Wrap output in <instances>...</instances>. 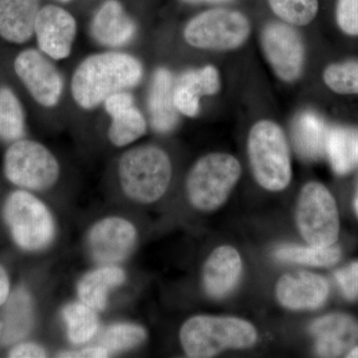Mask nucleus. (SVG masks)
I'll list each match as a JSON object with an SVG mask.
<instances>
[{
	"label": "nucleus",
	"instance_id": "f257e3e1",
	"mask_svg": "<svg viewBox=\"0 0 358 358\" xmlns=\"http://www.w3.org/2000/svg\"><path fill=\"white\" fill-rule=\"evenodd\" d=\"M143 75L145 67L140 59L127 52L92 54L73 73L71 94L82 110H95L113 94L138 86Z\"/></svg>",
	"mask_w": 358,
	"mask_h": 358
},
{
	"label": "nucleus",
	"instance_id": "f03ea898",
	"mask_svg": "<svg viewBox=\"0 0 358 358\" xmlns=\"http://www.w3.org/2000/svg\"><path fill=\"white\" fill-rule=\"evenodd\" d=\"M117 178L122 193L131 201L152 204L169 189L173 164L169 155L157 145L129 148L120 157Z\"/></svg>",
	"mask_w": 358,
	"mask_h": 358
},
{
	"label": "nucleus",
	"instance_id": "7ed1b4c3",
	"mask_svg": "<svg viewBox=\"0 0 358 358\" xmlns=\"http://www.w3.org/2000/svg\"><path fill=\"white\" fill-rule=\"evenodd\" d=\"M179 338L187 357L206 358L228 348H250L258 334L253 324L238 317L195 315L181 327Z\"/></svg>",
	"mask_w": 358,
	"mask_h": 358
},
{
	"label": "nucleus",
	"instance_id": "20e7f679",
	"mask_svg": "<svg viewBox=\"0 0 358 358\" xmlns=\"http://www.w3.org/2000/svg\"><path fill=\"white\" fill-rule=\"evenodd\" d=\"M248 155L257 182L270 192H280L292 178L291 157L284 131L270 120L252 127L248 136Z\"/></svg>",
	"mask_w": 358,
	"mask_h": 358
},
{
	"label": "nucleus",
	"instance_id": "39448f33",
	"mask_svg": "<svg viewBox=\"0 0 358 358\" xmlns=\"http://www.w3.org/2000/svg\"><path fill=\"white\" fill-rule=\"evenodd\" d=\"M3 216L13 241L24 251H43L55 241V218L48 206L32 193H11L4 204Z\"/></svg>",
	"mask_w": 358,
	"mask_h": 358
},
{
	"label": "nucleus",
	"instance_id": "423d86ee",
	"mask_svg": "<svg viewBox=\"0 0 358 358\" xmlns=\"http://www.w3.org/2000/svg\"><path fill=\"white\" fill-rule=\"evenodd\" d=\"M241 164L233 155L209 154L195 162L186 179L190 203L199 211L222 206L241 176Z\"/></svg>",
	"mask_w": 358,
	"mask_h": 358
},
{
	"label": "nucleus",
	"instance_id": "0eeeda50",
	"mask_svg": "<svg viewBox=\"0 0 358 358\" xmlns=\"http://www.w3.org/2000/svg\"><path fill=\"white\" fill-rule=\"evenodd\" d=\"M251 33L248 17L240 11L214 8L197 14L186 23L183 38L193 48L229 51L246 43Z\"/></svg>",
	"mask_w": 358,
	"mask_h": 358
},
{
	"label": "nucleus",
	"instance_id": "6e6552de",
	"mask_svg": "<svg viewBox=\"0 0 358 358\" xmlns=\"http://www.w3.org/2000/svg\"><path fill=\"white\" fill-rule=\"evenodd\" d=\"M4 174L14 185L33 192L53 187L60 178L57 157L38 141L18 140L4 155Z\"/></svg>",
	"mask_w": 358,
	"mask_h": 358
},
{
	"label": "nucleus",
	"instance_id": "1a4fd4ad",
	"mask_svg": "<svg viewBox=\"0 0 358 358\" xmlns=\"http://www.w3.org/2000/svg\"><path fill=\"white\" fill-rule=\"evenodd\" d=\"M296 223L301 236L313 246H331L339 233L336 200L319 182H310L301 189L296 206Z\"/></svg>",
	"mask_w": 358,
	"mask_h": 358
},
{
	"label": "nucleus",
	"instance_id": "9d476101",
	"mask_svg": "<svg viewBox=\"0 0 358 358\" xmlns=\"http://www.w3.org/2000/svg\"><path fill=\"white\" fill-rule=\"evenodd\" d=\"M264 55L275 74L286 83L300 79L305 68V44L300 33L285 22H271L261 34Z\"/></svg>",
	"mask_w": 358,
	"mask_h": 358
},
{
	"label": "nucleus",
	"instance_id": "9b49d317",
	"mask_svg": "<svg viewBox=\"0 0 358 358\" xmlns=\"http://www.w3.org/2000/svg\"><path fill=\"white\" fill-rule=\"evenodd\" d=\"M52 59L36 49L20 52L14 60V71L35 102L53 109L64 93V78Z\"/></svg>",
	"mask_w": 358,
	"mask_h": 358
},
{
	"label": "nucleus",
	"instance_id": "f8f14e48",
	"mask_svg": "<svg viewBox=\"0 0 358 358\" xmlns=\"http://www.w3.org/2000/svg\"><path fill=\"white\" fill-rule=\"evenodd\" d=\"M138 238V229L129 219L108 216L90 228L87 250L99 265H117L131 255Z\"/></svg>",
	"mask_w": 358,
	"mask_h": 358
},
{
	"label": "nucleus",
	"instance_id": "ddd939ff",
	"mask_svg": "<svg viewBox=\"0 0 358 358\" xmlns=\"http://www.w3.org/2000/svg\"><path fill=\"white\" fill-rule=\"evenodd\" d=\"M78 23L72 13L56 4L41 6L34 35L39 50L53 61H62L72 53Z\"/></svg>",
	"mask_w": 358,
	"mask_h": 358
},
{
	"label": "nucleus",
	"instance_id": "4468645a",
	"mask_svg": "<svg viewBox=\"0 0 358 358\" xmlns=\"http://www.w3.org/2000/svg\"><path fill=\"white\" fill-rule=\"evenodd\" d=\"M103 106L110 117L108 138L115 147H128L147 134V119L131 92H117L108 96Z\"/></svg>",
	"mask_w": 358,
	"mask_h": 358
},
{
	"label": "nucleus",
	"instance_id": "2eb2a0df",
	"mask_svg": "<svg viewBox=\"0 0 358 358\" xmlns=\"http://www.w3.org/2000/svg\"><path fill=\"white\" fill-rule=\"evenodd\" d=\"M90 32L96 43L119 49L134 41L138 24L120 0H105L92 18Z\"/></svg>",
	"mask_w": 358,
	"mask_h": 358
},
{
	"label": "nucleus",
	"instance_id": "dca6fc26",
	"mask_svg": "<svg viewBox=\"0 0 358 358\" xmlns=\"http://www.w3.org/2000/svg\"><path fill=\"white\" fill-rule=\"evenodd\" d=\"M277 298L289 310H315L329 296V282L322 275L296 272L282 275L277 284Z\"/></svg>",
	"mask_w": 358,
	"mask_h": 358
},
{
	"label": "nucleus",
	"instance_id": "f3484780",
	"mask_svg": "<svg viewBox=\"0 0 358 358\" xmlns=\"http://www.w3.org/2000/svg\"><path fill=\"white\" fill-rule=\"evenodd\" d=\"M315 338V352L322 357L348 353L358 341V322L343 313H331L315 320L310 326Z\"/></svg>",
	"mask_w": 358,
	"mask_h": 358
},
{
	"label": "nucleus",
	"instance_id": "a211bd4d",
	"mask_svg": "<svg viewBox=\"0 0 358 358\" xmlns=\"http://www.w3.org/2000/svg\"><path fill=\"white\" fill-rule=\"evenodd\" d=\"M221 89V78L217 68L212 65L185 71L174 82V106L179 114L194 117L200 112V100L213 96Z\"/></svg>",
	"mask_w": 358,
	"mask_h": 358
},
{
	"label": "nucleus",
	"instance_id": "6ab92c4d",
	"mask_svg": "<svg viewBox=\"0 0 358 358\" xmlns=\"http://www.w3.org/2000/svg\"><path fill=\"white\" fill-rule=\"evenodd\" d=\"M242 272L241 257L236 249L221 246L214 250L203 268V286L209 296L222 299L234 289Z\"/></svg>",
	"mask_w": 358,
	"mask_h": 358
},
{
	"label": "nucleus",
	"instance_id": "aec40b11",
	"mask_svg": "<svg viewBox=\"0 0 358 358\" xmlns=\"http://www.w3.org/2000/svg\"><path fill=\"white\" fill-rule=\"evenodd\" d=\"M174 81L171 71L160 67L155 71L148 95L150 124L157 133L167 134L178 124V114L173 101Z\"/></svg>",
	"mask_w": 358,
	"mask_h": 358
},
{
	"label": "nucleus",
	"instance_id": "412c9836",
	"mask_svg": "<svg viewBox=\"0 0 358 358\" xmlns=\"http://www.w3.org/2000/svg\"><path fill=\"white\" fill-rule=\"evenodd\" d=\"M40 0H0V37L23 44L34 35Z\"/></svg>",
	"mask_w": 358,
	"mask_h": 358
},
{
	"label": "nucleus",
	"instance_id": "4be33fe9",
	"mask_svg": "<svg viewBox=\"0 0 358 358\" xmlns=\"http://www.w3.org/2000/svg\"><path fill=\"white\" fill-rule=\"evenodd\" d=\"M127 273L117 265H101L85 274L77 285L79 301L93 308L103 312L108 307L113 289L126 282Z\"/></svg>",
	"mask_w": 358,
	"mask_h": 358
},
{
	"label": "nucleus",
	"instance_id": "5701e85b",
	"mask_svg": "<svg viewBox=\"0 0 358 358\" xmlns=\"http://www.w3.org/2000/svg\"><path fill=\"white\" fill-rule=\"evenodd\" d=\"M34 319L31 296L24 289H18L6 301L2 324V341L13 345L31 331Z\"/></svg>",
	"mask_w": 358,
	"mask_h": 358
},
{
	"label": "nucleus",
	"instance_id": "b1692460",
	"mask_svg": "<svg viewBox=\"0 0 358 358\" xmlns=\"http://www.w3.org/2000/svg\"><path fill=\"white\" fill-rule=\"evenodd\" d=\"M67 338L72 345H83L95 338L100 329L98 312L82 301H73L62 310Z\"/></svg>",
	"mask_w": 358,
	"mask_h": 358
},
{
	"label": "nucleus",
	"instance_id": "393cba45",
	"mask_svg": "<svg viewBox=\"0 0 358 358\" xmlns=\"http://www.w3.org/2000/svg\"><path fill=\"white\" fill-rule=\"evenodd\" d=\"M329 131L324 121L313 113L300 115L294 127L296 148L306 159H319L326 152Z\"/></svg>",
	"mask_w": 358,
	"mask_h": 358
},
{
	"label": "nucleus",
	"instance_id": "a878e982",
	"mask_svg": "<svg viewBox=\"0 0 358 358\" xmlns=\"http://www.w3.org/2000/svg\"><path fill=\"white\" fill-rule=\"evenodd\" d=\"M326 152L336 173H350L358 166V131L345 128L329 129Z\"/></svg>",
	"mask_w": 358,
	"mask_h": 358
},
{
	"label": "nucleus",
	"instance_id": "bb28decb",
	"mask_svg": "<svg viewBox=\"0 0 358 358\" xmlns=\"http://www.w3.org/2000/svg\"><path fill=\"white\" fill-rule=\"evenodd\" d=\"M278 259L286 262L305 264L315 267H329L341 260V250L336 245L308 247L282 245L275 250Z\"/></svg>",
	"mask_w": 358,
	"mask_h": 358
},
{
	"label": "nucleus",
	"instance_id": "cd10ccee",
	"mask_svg": "<svg viewBox=\"0 0 358 358\" xmlns=\"http://www.w3.org/2000/svg\"><path fill=\"white\" fill-rule=\"evenodd\" d=\"M25 133L24 110L13 90L0 88V138L7 141L20 140Z\"/></svg>",
	"mask_w": 358,
	"mask_h": 358
},
{
	"label": "nucleus",
	"instance_id": "c85d7f7f",
	"mask_svg": "<svg viewBox=\"0 0 358 358\" xmlns=\"http://www.w3.org/2000/svg\"><path fill=\"white\" fill-rule=\"evenodd\" d=\"M147 331L140 324L133 322H117L103 329L99 345L103 346L110 355L128 352L145 343Z\"/></svg>",
	"mask_w": 358,
	"mask_h": 358
},
{
	"label": "nucleus",
	"instance_id": "c756f323",
	"mask_svg": "<svg viewBox=\"0 0 358 358\" xmlns=\"http://www.w3.org/2000/svg\"><path fill=\"white\" fill-rule=\"evenodd\" d=\"M273 13L292 26L312 22L319 11V0H268Z\"/></svg>",
	"mask_w": 358,
	"mask_h": 358
},
{
	"label": "nucleus",
	"instance_id": "7c9ffc66",
	"mask_svg": "<svg viewBox=\"0 0 358 358\" xmlns=\"http://www.w3.org/2000/svg\"><path fill=\"white\" fill-rule=\"evenodd\" d=\"M324 83L331 91L343 95L358 94V60H348L327 66Z\"/></svg>",
	"mask_w": 358,
	"mask_h": 358
},
{
	"label": "nucleus",
	"instance_id": "2f4dec72",
	"mask_svg": "<svg viewBox=\"0 0 358 358\" xmlns=\"http://www.w3.org/2000/svg\"><path fill=\"white\" fill-rule=\"evenodd\" d=\"M336 21L339 28L350 36L358 35V0H338Z\"/></svg>",
	"mask_w": 358,
	"mask_h": 358
},
{
	"label": "nucleus",
	"instance_id": "473e14b6",
	"mask_svg": "<svg viewBox=\"0 0 358 358\" xmlns=\"http://www.w3.org/2000/svg\"><path fill=\"white\" fill-rule=\"evenodd\" d=\"M334 278L348 300L358 299V261L336 271Z\"/></svg>",
	"mask_w": 358,
	"mask_h": 358
},
{
	"label": "nucleus",
	"instance_id": "72a5a7b5",
	"mask_svg": "<svg viewBox=\"0 0 358 358\" xmlns=\"http://www.w3.org/2000/svg\"><path fill=\"white\" fill-rule=\"evenodd\" d=\"M47 355L43 346L33 343H20L14 346L9 352V357L13 358H42Z\"/></svg>",
	"mask_w": 358,
	"mask_h": 358
},
{
	"label": "nucleus",
	"instance_id": "f704fd0d",
	"mask_svg": "<svg viewBox=\"0 0 358 358\" xmlns=\"http://www.w3.org/2000/svg\"><path fill=\"white\" fill-rule=\"evenodd\" d=\"M110 352L102 345L88 346L77 350H66L59 353L58 357L63 358H105L110 357Z\"/></svg>",
	"mask_w": 358,
	"mask_h": 358
},
{
	"label": "nucleus",
	"instance_id": "c9c22d12",
	"mask_svg": "<svg viewBox=\"0 0 358 358\" xmlns=\"http://www.w3.org/2000/svg\"><path fill=\"white\" fill-rule=\"evenodd\" d=\"M10 291V282L6 271L0 266V306L6 303L9 298Z\"/></svg>",
	"mask_w": 358,
	"mask_h": 358
},
{
	"label": "nucleus",
	"instance_id": "e433bc0d",
	"mask_svg": "<svg viewBox=\"0 0 358 358\" xmlns=\"http://www.w3.org/2000/svg\"><path fill=\"white\" fill-rule=\"evenodd\" d=\"M181 2L186 4H192V6H201V4H212V6H217V4H228L236 1V0H180Z\"/></svg>",
	"mask_w": 358,
	"mask_h": 358
},
{
	"label": "nucleus",
	"instance_id": "4c0bfd02",
	"mask_svg": "<svg viewBox=\"0 0 358 358\" xmlns=\"http://www.w3.org/2000/svg\"><path fill=\"white\" fill-rule=\"evenodd\" d=\"M348 357L358 358V346L357 348H353L350 352L346 355Z\"/></svg>",
	"mask_w": 358,
	"mask_h": 358
},
{
	"label": "nucleus",
	"instance_id": "58836bf2",
	"mask_svg": "<svg viewBox=\"0 0 358 358\" xmlns=\"http://www.w3.org/2000/svg\"><path fill=\"white\" fill-rule=\"evenodd\" d=\"M355 212H357V214L358 216V192H357V197H355Z\"/></svg>",
	"mask_w": 358,
	"mask_h": 358
},
{
	"label": "nucleus",
	"instance_id": "ea45409f",
	"mask_svg": "<svg viewBox=\"0 0 358 358\" xmlns=\"http://www.w3.org/2000/svg\"><path fill=\"white\" fill-rule=\"evenodd\" d=\"M59 1L64 2V3H67V2L72 1V0H59Z\"/></svg>",
	"mask_w": 358,
	"mask_h": 358
},
{
	"label": "nucleus",
	"instance_id": "a19ab883",
	"mask_svg": "<svg viewBox=\"0 0 358 358\" xmlns=\"http://www.w3.org/2000/svg\"><path fill=\"white\" fill-rule=\"evenodd\" d=\"M2 333V322H0V336H1Z\"/></svg>",
	"mask_w": 358,
	"mask_h": 358
}]
</instances>
